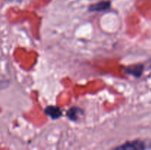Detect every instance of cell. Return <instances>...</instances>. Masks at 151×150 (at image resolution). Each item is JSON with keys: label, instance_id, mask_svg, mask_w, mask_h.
Masks as SVG:
<instances>
[{"label": "cell", "instance_id": "obj_1", "mask_svg": "<svg viewBox=\"0 0 151 150\" xmlns=\"http://www.w3.org/2000/svg\"><path fill=\"white\" fill-rule=\"evenodd\" d=\"M113 150H147V144L142 140H134L127 141L115 147Z\"/></svg>", "mask_w": 151, "mask_h": 150}, {"label": "cell", "instance_id": "obj_2", "mask_svg": "<svg viewBox=\"0 0 151 150\" xmlns=\"http://www.w3.org/2000/svg\"><path fill=\"white\" fill-rule=\"evenodd\" d=\"M44 113L47 114V116H50L52 119L55 120V119H59L62 116V111L57 106L50 105L47 106L44 110Z\"/></svg>", "mask_w": 151, "mask_h": 150}, {"label": "cell", "instance_id": "obj_3", "mask_svg": "<svg viewBox=\"0 0 151 150\" xmlns=\"http://www.w3.org/2000/svg\"><path fill=\"white\" fill-rule=\"evenodd\" d=\"M111 7V2L109 1H102L93 4L88 7L90 12H101L109 10Z\"/></svg>", "mask_w": 151, "mask_h": 150}, {"label": "cell", "instance_id": "obj_4", "mask_svg": "<svg viewBox=\"0 0 151 150\" xmlns=\"http://www.w3.org/2000/svg\"><path fill=\"white\" fill-rule=\"evenodd\" d=\"M83 113L82 109L78 107H72L68 110L67 113H66V116H67L68 119H70L72 121H76L79 119V118Z\"/></svg>", "mask_w": 151, "mask_h": 150}, {"label": "cell", "instance_id": "obj_5", "mask_svg": "<svg viewBox=\"0 0 151 150\" xmlns=\"http://www.w3.org/2000/svg\"><path fill=\"white\" fill-rule=\"evenodd\" d=\"M125 73L132 75L135 77H140L144 71V65L137 64L125 69Z\"/></svg>", "mask_w": 151, "mask_h": 150}, {"label": "cell", "instance_id": "obj_6", "mask_svg": "<svg viewBox=\"0 0 151 150\" xmlns=\"http://www.w3.org/2000/svg\"><path fill=\"white\" fill-rule=\"evenodd\" d=\"M7 85H8V82H4V81H1L0 82V90L3 89L4 88H6Z\"/></svg>", "mask_w": 151, "mask_h": 150}]
</instances>
